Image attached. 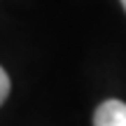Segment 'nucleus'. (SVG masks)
Here are the masks:
<instances>
[{"label":"nucleus","mask_w":126,"mask_h":126,"mask_svg":"<svg viewBox=\"0 0 126 126\" xmlns=\"http://www.w3.org/2000/svg\"><path fill=\"white\" fill-rule=\"evenodd\" d=\"M94 126H126V103L110 98L94 112Z\"/></svg>","instance_id":"nucleus-1"},{"label":"nucleus","mask_w":126,"mask_h":126,"mask_svg":"<svg viewBox=\"0 0 126 126\" xmlns=\"http://www.w3.org/2000/svg\"><path fill=\"white\" fill-rule=\"evenodd\" d=\"M9 75L5 72V68H0V105L5 103V98L9 96Z\"/></svg>","instance_id":"nucleus-2"},{"label":"nucleus","mask_w":126,"mask_h":126,"mask_svg":"<svg viewBox=\"0 0 126 126\" xmlns=\"http://www.w3.org/2000/svg\"><path fill=\"white\" fill-rule=\"evenodd\" d=\"M122 5H124V9H126V0H122Z\"/></svg>","instance_id":"nucleus-3"}]
</instances>
